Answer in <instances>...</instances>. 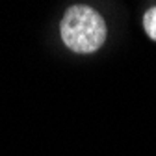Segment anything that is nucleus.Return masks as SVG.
<instances>
[{"instance_id": "obj_2", "label": "nucleus", "mask_w": 156, "mask_h": 156, "mask_svg": "<svg viewBox=\"0 0 156 156\" xmlns=\"http://www.w3.org/2000/svg\"><path fill=\"white\" fill-rule=\"evenodd\" d=\"M143 28L147 32V35L156 41V6L154 8H149L143 15Z\"/></svg>"}, {"instance_id": "obj_1", "label": "nucleus", "mask_w": 156, "mask_h": 156, "mask_svg": "<svg viewBox=\"0 0 156 156\" xmlns=\"http://www.w3.org/2000/svg\"><path fill=\"white\" fill-rule=\"evenodd\" d=\"M60 37L74 54H93L106 41L108 28L102 15L91 6L74 4L60 21Z\"/></svg>"}]
</instances>
